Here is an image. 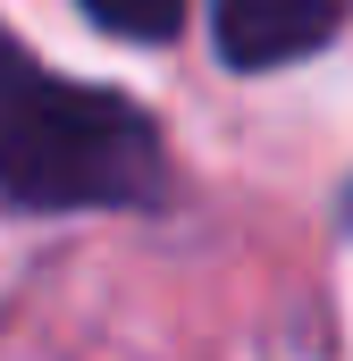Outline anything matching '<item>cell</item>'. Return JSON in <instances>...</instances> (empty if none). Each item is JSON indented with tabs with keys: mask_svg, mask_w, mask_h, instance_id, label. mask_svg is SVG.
<instances>
[{
	"mask_svg": "<svg viewBox=\"0 0 353 361\" xmlns=\"http://www.w3.org/2000/svg\"><path fill=\"white\" fill-rule=\"evenodd\" d=\"M353 0H210V51L227 76H277L345 34Z\"/></svg>",
	"mask_w": 353,
	"mask_h": 361,
	"instance_id": "7a4b0ae2",
	"label": "cell"
},
{
	"mask_svg": "<svg viewBox=\"0 0 353 361\" xmlns=\"http://www.w3.org/2000/svg\"><path fill=\"white\" fill-rule=\"evenodd\" d=\"M0 202L34 210V219L160 210L169 202L160 118L118 85L42 68L0 25Z\"/></svg>",
	"mask_w": 353,
	"mask_h": 361,
	"instance_id": "6da1fadb",
	"label": "cell"
},
{
	"mask_svg": "<svg viewBox=\"0 0 353 361\" xmlns=\"http://www.w3.org/2000/svg\"><path fill=\"white\" fill-rule=\"evenodd\" d=\"M85 8V25H101L109 42H143V51H160L185 34V17H193V0H76Z\"/></svg>",
	"mask_w": 353,
	"mask_h": 361,
	"instance_id": "3957f363",
	"label": "cell"
},
{
	"mask_svg": "<svg viewBox=\"0 0 353 361\" xmlns=\"http://www.w3.org/2000/svg\"><path fill=\"white\" fill-rule=\"evenodd\" d=\"M345 227H353V193H345Z\"/></svg>",
	"mask_w": 353,
	"mask_h": 361,
	"instance_id": "277c9868",
	"label": "cell"
}]
</instances>
